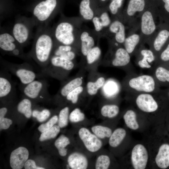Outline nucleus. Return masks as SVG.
Segmentation results:
<instances>
[{"mask_svg":"<svg viewBox=\"0 0 169 169\" xmlns=\"http://www.w3.org/2000/svg\"><path fill=\"white\" fill-rule=\"evenodd\" d=\"M169 61V44L166 48L157 56L155 66L159 64L161 62H166Z\"/></svg>","mask_w":169,"mask_h":169,"instance_id":"nucleus-46","label":"nucleus"},{"mask_svg":"<svg viewBox=\"0 0 169 169\" xmlns=\"http://www.w3.org/2000/svg\"><path fill=\"white\" fill-rule=\"evenodd\" d=\"M15 87L8 73L2 71L0 76V97L4 98L15 93Z\"/></svg>","mask_w":169,"mask_h":169,"instance_id":"nucleus-21","label":"nucleus"},{"mask_svg":"<svg viewBox=\"0 0 169 169\" xmlns=\"http://www.w3.org/2000/svg\"><path fill=\"white\" fill-rule=\"evenodd\" d=\"M60 127L59 125H54L49 130L42 132L39 138L41 141L54 138L59 133Z\"/></svg>","mask_w":169,"mask_h":169,"instance_id":"nucleus-39","label":"nucleus"},{"mask_svg":"<svg viewBox=\"0 0 169 169\" xmlns=\"http://www.w3.org/2000/svg\"><path fill=\"white\" fill-rule=\"evenodd\" d=\"M156 94L143 93L129 95L134 97L135 104L140 111L150 113L155 112L158 109L159 104L156 98Z\"/></svg>","mask_w":169,"mask_h":169,"instance_id":"nucleus-12","label":"nucleus"},{"mask_svg":"<svg viewBox=\"0 0 169 169\" xmlns=\"http://www.w3.org/2000/svg\"><path fill=\"white\" fill-rule=\"evenodd\" d=\"M106 81L105 78L103 76L99 77L95 81H89L86 85L87 93L90 95H96L99 89L104 86Z\"/></svg>","mask_w":169,"mask_h":169,"instance_id":"nucleus-33","label":"nucleus"},{"mask_svg":"<svg viewBox=\"0 0 169 169\" xmlns=\"http://www.w3.org/2000/svg\"><path fill=\"white\" fill-rule=\"evenodd\" d=\"M101 38L94 29L86 25H83L79 37V55L82 59L94 47L99 44Z\"/></svg>","mask_w":169,"mask_h":169,"instance_id":"nucleus-10","label":"nucleus"},{"mask_svg":"<svg viewBox=\"0 0 169 169\" xmlns=\"http://www.w3.org/2000/svg\"><path fill=\"white\" fill-rule=\"evenodd\" d=\"M120 109L115 105H104L101 109V113L104 116L112 118L117 116L119 114Z\"/></svg>","mask_w":169,"mask_h":169,"instance_id":"nucleus-37","label":"nucleus"},{"mask_svg":"<svg viewBox=\"0 0 169 169\" xmlns=\"http://www.w3.org/2000/svg\"><path fill=\"white\" fill-rule=\"evenodd\" d=\"M103 37L108 39L110 45L119 46L123 44L126 38L125 26L122 21L119 19L112 20Z\"/></svg>","mask_w":169,"mask_h":169,"instance_id":"nucleus-11","label":"nucleus"},{"mask_svg":"<svg viewBox=\"0 0 169 169\" xmlns=\"http://www.w3.org/2000/svg\"><path fill=\"white\" fill-rule=\"evenodd\" d=\"M140 40L139 35L136 34L125 38L123 44L124 47L131 55L135 52Z\"/></svg>","mask_w":169,"mask_h":169,"instance_id":"nucleus-28","label":"nucleus"},{"mask_svg":"<svg viewBox=\"0 0 169 169\" xmlns=\"http://www.w3.org/2000/svg\"><path fill=\"white\" fill-rule=\"evenodd\" d=\"M156 26L152 14L151 12H145L141 18V29L142 33L146 35L152 33L155 31Z\"/></svg>","mask_w":169,"mask_h":169,"instance_id":"nucleus-22","label":"nucleus"},{"mask_svg":"<svg viewBox=\"0 0 169 169\" xmlns=\"http://www.w3.org/2000/svg\"><path fill=\"white\" fill-rule=\"evenodd\" d=\"M145 6V0H130L126 9V14L129 16H132L136 12L142 11Z\"/></svg>","mask_w":169,"mask_h":169,"instance_id":"nucleus-32","label":"nucleus"},{"mask_svg":"<svg viewBox=\"0 0 169 169\" xmlns=\"http://www.w3.org/2000/svg\"><path fill=\"white\" fill-rule=\"evenodd\" d=\"M123 89L129 94L159 93V85L152 75L127 73L122 84Z\"/></svg>","mask_w":169,"mask_h":169,"instance_id":"nucleus-3","label":"nucleus"},{"mask_svg":"<svg viewBox=\"0 0 169 169\" xmlns=\"http://www.w3.org/2000/svg\"><path fill=\"white\" fill-rule=\"evenodd\" d=\"M83 79L81 77L74 78L64 84L58 92L62 97H66L68 94L76 88L82 85Z\"/></svg>","mask_w":169,"mask_h":169,"instance_id":"nucleus-27","label":"nucleus"},{"mask_svg":"<svg viewBox=\"0 0 169 169\" xmlns=\"http://www.w3.org/2000/svg\"><path fill=\"white\" fill-rule=\"evenodd\" d=\"M58 22L52 27L56 43L74 46L79 52V35L84 22L79 17H68L62 12Z\"/></svg>","mask_w":169,"mask_h":169,"instance_id":"nucleus-2","label":"nucleus"},{"mask_svg":"<svg viewBox=\"0 0 169 169\" xmlns=\"http://www.w3.org/2000/svg\"><path fill=\"white\" fill-rule=\"evenodd\" d=\"M68 161L69 166L73 169H85L88 166L86 158L79 153L71 154L68 158Z\"/></svg>","mask_w":169,"mask_h":169,"instance_id":"nucleus-24","label":"nucleus"},{"mask_svg":"<svg viewBox=\"0 0 169 169\" xmlns=\"http://www.w3.org/2000/svg\"><path fill=\"white\" fill-rule=\"evenodd\" d=\"M124 0H111L108 7V11H110L113 18L120 19V10Z\"/></svg>","mask_w":169,"mask_h":169,"instance_id":"nucleus-36","label":"nucleus"},{"mask_svg":"<svg viewBox=\"0 0 169 169\" xmlns=\"http://www.w3.org/2000/svg\"><path fill=\"white\" fill-rule=\"evenodd\" d=\"M35 26V22L31 17L18 15L11 31L17 41L24 48L33 38V30Z\"/></svg>","mask_w":169,"mask_h":169,"instance_id":"nucleus-5","label":"nucleus"},{"mask_svg":"<svg viewBox=\"0 0 169 169\" xmlns=\"http://www.w3.org/2000/svg\"><path fill=\"white\" fill-rule=\"evenodd\" d=\"M169 37L168 31L166 29L161 30L151 44L150 49L153 52L156 58Z\"/></svg>","mask_w":169,"mask_h":169,"instance_id":"nucleus-25","label":"nucleus"},{"mask_svg":"<svg viewBox=\"0 0 169 169\" xmlns=\"http://www.w3.org/2000/svg\"><path fill=\"white\" fill-rule=\"evenodd\" d=\"M75 66L74 61L52 56L48 65L42 69L44 74L59 79H62Z\"/></svg>","mask_w":169,"mask_h":169,"instance_id":"nucleus-8","label":"nucleus"},{"mask_svg":"<svg viewBox=\"0 0 169 169\" xmlns=\"http://www.w3.org/2000/svg\"><path fill=\"white\" fill-rule=\"evenodd\" d=\"M69 113V109L68 107H65L60 111L58 120V125L60 128L64 127L67 125Z\"/></svg>","mask_w":169,"mask_h":169,"instance_id":"nucleus-40","label":"nucleus"},{"mask_svg":"<svg viewBox=\"0 0 169 169\" xmlns=\"http://www.w3.org/2000/svg\"></svg>","mask_w":169,"mask_h":169,"instance_id":"nucleus-53","label":"nucleus"},{"mask_svg":"<svg viewBox=\"0 0 169 169\" xmlns=\"http://www.w3.org/2000/svg\"><path fill=\"white\" fill-rule=\"evenodd\" d=\"M12 121L4 117L0 118V128L2 129H7L12 124Z\"/></svg>","mask_w":169,"mask_h":169,"instance_id":"nucleus-47","label":"nucleus"},{"mask_svg":"<svg viewBox=\"0 0 169 169\" xmlns=\"http://www.w3.org/2000/svg\"><path fill=\"white\" fill-rule=\"evenodd\" d=\"M56 44L52 27L49 25L37 27L32 48L28 53L42 69L48 64Z\"/></svg>","mask_w":169,"mask_h":169,"instance_id":"nucleus-1","label":"nucleus"},{"mask_svg":"<svg viewBox=\"0 0 169 169\" xmlns=\"http://www.w3.org/2000/svg\"><path fill=\"white\" fill-rule=\"evenodd\" d=\"M104 61L109 66L121 68L127 73L133 72L131 55L122 46L110 45Z\"/></svg>","mask_w":169,"mask_h":169,"instance_id":"nucleus-7","label":"nucleus"},{"mask_svg":"<svg viewBox=\"0 0 169 169\" xmlns=\"http://www.w3.org/2000/svg\"><path fill=\"white\" fill-rule=\"evenodd\" d=\"M168 96H169V90L168 92Z\"/></svg>","mask_w":169,"mask_h":169,"instance_id":"nucleus-52","label":"nucleus"},{"mask_svg":"<svg viewBox=\"0 0 169 169\" xmlns=\"http://www.w3.org/2000/svg\"><path fill=\"white\" fill-rule=\"evenodd\" d=\"M50 112L47 109H44L40 111L34 110L32 111V115L37 119L39 122H43L47 120L50 116Z\"/></svg>","mask_w":169,"mask_h":169,"instance_id":"nucleus-43","label":"nucleus"},{"mask_svg":"<svg viewBox=\"0 0 169 169\" xmlns=\"http://www.w3.org/2000/svg\"><path fill=\"white\" fill-rule=\"evenodd\" d=\"M1 63L15 75L22 85H26L35 80L37 75L31 66L27 62L21 64H15L1 59Z\"/></svg>","mask_w":169,"mask_h":169,"instance_id":"nucleus-9","label":"nucleus"},{"mask_svg":"<svg viewBox=\"0 0 169 169\" xmlns=\"http://www.w3.org/2000/svg\"><path fill=\"white\" fill-rule=\"evenodd\" d=\"M22 93L28 98L35 99L39 97L42 99L44 95L49 93L48 84L44 79L35 80L26 85L22 86Z\"/></svg>","mask_w":169,"mask_h":169,"instance_id":"nucleus-13","label":"nucleus"},{"mask_svg":"<svg viewBox=\"0 0 169 169\" xmlns=\"http://www.w3.org/2000/svg\"><path fill=\"white\" fill-rule=\"evenodd\" d=\"M157 166L160 168L165 169L169 166V145L162 144L159 147L155 157Z\"/></svg>","mask_w":169,"mask_h":169,"instance_id":"nucleus-23","label":"nucleus"},{"mask_svg":"<svg viewBox=\"0 0 169 169\" xmlns=\"http://www.w3.org/2000/svg\"><path fill=\"white\" fill-rule=\"evenodd\" d=\"M152 75L159 85L169 83V69L161 65H156L151 71Z\"/></svg>","mask_w":169,"mask_h":169,"instance_id":"nucleus-26","label":"nucleus"},{"mask_svg":"<svg viewBox=\"0 0 169 169\" xmlns=\"http://www.w3.org/2000/svg\"><path fill=\"white\" fill-rule=\"evenodd\" d=\"M77 55H79V52L76 48L56 42L52 56H59L74 61Z\"/></svg>","mask_w":169,"mask_h":169,"instance_id":"nucleus-20","label":"nucleus"},{"mask_svg":"<svg viewBox=\"0 0 169 169\" xmlns=\"http://www.w3.org/2000/svg\"><path fill=\"white\" fill-rule=\"evenodd\" d=\"M110 164V160L108 156L101 155L97 158L95 164L96 169H107Z\"/></svg>","mask_w":169,"mask_h":169,"instance_id":"nucleus-41","label":"nucleus"},{"mask_svg":"<svg viewBox=\"0 0 169 169\" xmlns=\"http://www.w3.org/2000/svg\"><path fill=\"white\" fill-rule=\"evenodd\" d=\"M110 0H94L98 8V11L103 9H107Z\"/></svg>","mask_w":169,"mask_h":169,"instance_id":"nucleus-48","label":"nucleus"},{"mask_svg":"<svg viewBox=\"0 0 169 169\" xmlns=\"http://www.w3.org/2000/svg\"><path fill=\"white\" fill-rule=\"evenodd\" d=\"M83 90L84 88L82 85L79 86L69 92L66 96V99L72 103L75 104L78 101L79 95Z\"/></svg>","mask_w":169,"mask_h":169,"instance_id":"nucleus-42","label":"nucleus"},{"mask_svg":"<svg viewBox=\"0 0 169 169\" xmlns=\"http://www.w3.org/2000/svg\"><path fill=\"white\" fill-rule=\"evenodd\" d=\"M84 119V114L78 108L74 109L69 115V120L72 122L80 121L83 120Z\"/></svg>","mask_w":169,"mask_h":169,"instance_id":"nucleus-44","label":"nucleus"},{"mask_svg":"<svg viewBox=\"0 0 169 169\" xmlns=\"http://www.w3.org/2000/svg\"><path fill=\"white\" fill-rule=\"evenodd\" d=\"M69 139L64 135H61L55 141L54 145L58 150L59 155L65 156L67 154V150L65 147L70 144Z\"/></svg>","mask_w":169,"mask_h":169,"instance_id":"nucleus-35","label":"nucleus"},{"mask_svg":"<svg viewBox=\"0 0 169 169\" xmlns=\"http://www.w3.org/2000/svg\"><path fill=\"white\" fill-rule=\"evenodd\" d=\"M107 9H101L95 14L91 21L93 24L94 29L101 38L111 24V20Z\"/></svg>","mask_w":169,"mask_h":169,"instance_id":"nucleus-15","label":"nucleus"},{"mask_svg":"<svg viewBox=\"0 0 169 169\" xmlns=\"http://www.w3.org/2000/svg\"><path fill=\"white\" fill-rule=\"evenodd\" d=\"M137 115L132 109L127 110L123 115V119L126 126L132 130H136L139 128V125L136 120Z\"/></svg>","mask_w":169,"mask_h":169,"instance_id":"nucleus-29","label":"nucleus"},{"mask_svg":"<svg viewBox=\"0 0 169 169\" xmlns=\"http://www.w3.org/2000/svg\"><path fill=\"white\" fill-rule=\"evenodd\" d=\"M79 136L88 150L95 152L102 146V142L95 135L92 134L85 128H82L79 131Z\"/></svg>","mask_w":169,"mask_h":169,"instance_id":"nucleus-16","label":"nucleus"},{"mask_svg":"<svg viewBox=\"0 0 169 169\" xmlns=\"http://www.w3.org/2000/svg\"><path fill=\"white\" fill-rule=\"evenodd\" d=\"M17 109L18 112L27 118H30L32 115V103L29 99L26 98L22 100L18 104Z\"/></svg>","mask_w":169,"mask_h":169,"instance_id":"nucleus-34","label":"nucleus"},{"mask_svg":"<svg viewBox=\"0 0 169 169\" xmlns=\"http://www.w3.org/2000/svg\"><path fill=\"white\" fill-rule=\"evenodd\" d=\"M101 53V49L98 44L93 48L83 59L88 65H93L100 60Z\"/></svg>","mask_w":169,"mask_h":169,"instance_id":"nucleus-30","label":"nucleus"},{"mask_svg":"<svg viewBox=\"0 0 169 169\" xmlns=\"http://www.w3.org/2000/svg\"><path fill=\"white\" fill-rule=\"evenodd\" d=\"M156 62V56L151 49H141L139 50L136 64L140 68L151 71L155 67Z\"/></svg>","mask_w":169,"mask_h":169,"instance_id":"nucleus-17","label":"nucleus"},{"mask_svg":"<svg viewBox=\"0 0 169 169\" xmlns=\"http://www.w3.org/2000/svg\"><path fill=\"white\" fill-rule=\"evenodd\" d=\"M58 120V118L57 115L53 116L46 123L41 125L38 128V131L42 133L49 130L54 125Z\"/></svg>","mask_w":169,"mask_h":169,"instance_id":"nucleus-45","label":"nucleus"},{"mask_svg":"<svg viewBox=\"0 0 169 169\" xmlns=\"http://www.w3.org/2000/svg\"><path fill=\"white\" fill-rule=\"evenodd\" d=\"M8 111L7 108L3 107L0 109V118L4 117Z\"/></svg>","mask_w":169,"mask_h":169,"instance_id":"nucleus-50","label":"nucleus"},{"mask_svg":"<svg viewBox=\"0 0 169 169\" xmlns=\"http://www.w3.org/2000/svg\"><path fill=\"white\" fill-rule=\"evenodd\" d=\"M148 158L147 150L143 145L138 144L133 147L131 151V159L134 169H145L147 166Z\"/></svg>","mask_w":169,"mask_h":169,"instance_id":"nucleus-14","label":"nucleus"},{"mask_svg":"<svg viewBox=\"0 0 169 169\" xmlns=\"http://www.w3.org/2000/svg\"><path fill=\"white\" fill-rule=\"evenodd\" d=\"M164 3V8L169 13V0H162Z\"/></svg>","mask_w":169,"mask_h":169,"instance_id":"nucleus-51","label":"nucleus"},{"mask_svg":"<svg viewBox=\"0 0 169 169\" xmlns=\"http://www.w3.org/2000/svg\"><path fill=\"white\" fill-rule=\"evenodd\" d=\"M23 48L15 38L11 30L0 27V49L2 53L29 61L31 59L28 53L24 52Z\"/></svg>","mask_w":169,"mask_h":169,"instance_id":"nucleus-6","label":"nucleus"},{"mask_svg":"<svg viewBox=\"0 0 169 169\" xmlns=\"http://www.w3.org/2000/svg\"><path fill=\"white\" fill-rule=\"evenodd\" d=\"M24 167L25 169H44L45 168L37 166L34 161L29 159L25 162Z\"/></svg>","mask_w":169,"mask_h":169,"instance_id":"nucleus-49","label":"nucleus"},{"mask_svg":"<svg viewBox=\"0 0 169 169\" xmlns=\"http://www.w3.org/2000/svg\"><path fill=\"white\" fill-rule=\"evenodd\" d=\"M91 130L95 135L99 138L101 139L109 137L112 133L110 129L101 125L94 126L91 128Z\"/></svg>","mask_w":169,"mask_h":169,"instance_id":"nucleus-38","label":"nucleus"},{"mask_svg":"<svg viewBox=\"0 0 169 169\" xmlns=\"http://www.w3.org/2000/svg\"><path fill=\"white\" fill-rule=\"evenodd\" d=\"M126 135L125 130L122 128L115 130L112 133L109 140L110 146L113 147L118 146L124 139Z\"/></svg>","mask_w":169,"mask_h":169,"instance_id":"nucleus-31","label":"nucleus"},{"mask_svg":"<svg viewBox=\"0 0 169 169\" xmlns=\"http://www.w3.org/2000/svg\"><path fill=\"white\" fill-rule=\"evenodd\" d=\"M29 152L27 149L24 147H19L11 153L10 163L13 169L22 168L27 161Z\"/></svg>","mask_w":169,"mask_h":169,"instance_id":"nucleus-19","label":"nucleus"},{"mask_svg":"<svg viewBox=\"0 0 169 169\" xmlns=\"http://www.w3.org/2000/svg\"><path fill=\"white\" fill-rule=\"evenodd\" d=\"M77 0L79 1V16L84 22L91 21L98 10L94 0Z\"/></svg>","mask_w":169,"mask_h":169,"instance_id":"nucleus-18","label":"nucleus"},{"mask_svg":"<svg viewBox=\"0 0 169 169\" xmlns=\"http://www.w3.org/2000/svg\"><path fill=\"white\" fill-rule=\"evenodd\" d=\"M62 0H41L33 5L28 12L36 26L49 25L59 13L62 12Z\"/></svg>","mask_w":169,"mask_h":169,"instance_id":"nucleus-4","label":"nucleus"}]
</instances>
